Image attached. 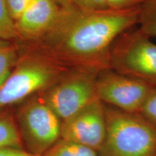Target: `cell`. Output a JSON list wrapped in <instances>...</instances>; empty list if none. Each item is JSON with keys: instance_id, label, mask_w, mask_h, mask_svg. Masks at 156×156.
I'll return each mask as SVG.
<instances>
[{"instance_id": "cell-1", "label": "cell", "mask_w": 156, "mask_h": 156, "mask_svg": "<svg viewBox=\"0 0 156 156\" xmlns=\"http://www.w3.org/2000/svg\"><path fill=\"white\" fill-rule=\"evenodd\" d=\"M138 14L139 7L86 11L70 5L62 7L53 27L43 38L24 46L69 69L101 72L109 69L113 44L137 25Z\"/></svg>"}, {"instance_id": "cell-2", "label": "cell", "mask_w": 156, "mask_h": 156, "mask_svg": "<svg viewBox=\"0 0 156 156\" xmlns=\"http://www.w3.org/2000/svg\"><path fill=\"white\" fill-rule=\"evenodd\" d=\"M69 68L23 46L16 64L0 87V111L48 89Z\"/></svg>"}, {"instance_id": "cell-3", "label": "cell", "mask_w": 156, "mask_h": 156, "mask_svg": "<svg viewBox=\"0 0 156 156\" xmlns=\"http://www.w3.org/2000/svg\"><path fill=\"white\" fill-rule=\"evenodd\" d=\"M105 107L106 136L98 156H155L156 126L139 114Z\"/></svg>"}, {"instance_id": "cell-4", "label": "cell", "mask_w": 156, "mask_h": 156, "mask_svg": "<svg viewBox=\"0 0 156 156\" xmlns=\"http://www.w3.org/2000/svg\"><path fill=\"white\" fill-rule=\"evenodd\" d=\"M109 68L156 87V43L139 28L129 29L113 44Z\"/></svg>"}, {"instance_id": "cell-5", "label": "cell", "mask_w": 156, "mask_h": 156, "mask_svg": "<svg viewBox=\"0 0 156 156\" xmlns=\"http://www.w3.org/2000/svg\"><path fill=\"white\" fill-rule=\"evenodd\" d=\"M15 122L23 149L35 155L42 156L60 140L62 121L40 93L25 101Z\"/></svg>"}, {"instance_id": "cell-6", "label": "cell", "mask_w": 156, "mask_h": 156, "mask_svg": "<svg viewBox=\"0 0 156 156\" xmlns=\"http://www.w3.org/2000/svg\"><path fill=\"white\" fill-rule=\"evenodd\" d=\"M99 73L80 68L69 69L40 95L63 122L98 98L96 83Z\"/></svg>"}, {"instance_id": "cell-7", "label": "cell", "mask_w": 156, "mask_h": 156, "mask_svg": "<svg viewBox=\"0 0 156 156\" xmlns=\"http://www.w3.org/2000/svg\"><path fill=\"white\" fill-rule=\"evenodd\" d=\"M153 86L112 69L102 70L97 77V97L103 104L139 114Z\"/></svg>"}, {"instance_id": "cell-8", "label": "cell", "mask_w": 156, "mask_h": 156, "mask_svg": "<svg viewBox=\"0 0 156 156\" xmlns=\"http://www.w3.org/2000/svg\"><path fill=\"white\" fill-rule=\"evenodd\" d=\"M106 131V107L95 99L67 119L62 122L60 139L98 151Z\"/></svg>"}, {"instance_id": "cell-9", "label": "cell", "mask_w": 156, "mask_h": 156, "mask_svg": "<svg viewBox=\"0 0 156 156\" xmlns=\"http://www.w3.org/2000/svg\"><path fill=\"white\" fill-rule=\"evenodd\" d=\"M62 7L56 0H34L15 21L17 40L25 44L40 40L53 27Z\"/></svg>"}, {"instance_id": "cell-10", "label": "cell", "mask_w": 156, "mask_h": 156, "mask_svg": "<svg viewBox=\"0 0 156 156\" xmlns=\"http://www.w3.org/2000/svg\"><path fill=\"white\" fill-rule=\"evenodd\" d=\"M20 52L21 46L15 41L0 39V87L12 71Z\"/></svg>"}, {"instance_id": "cell-11", "label": "cell", "mask_w": 156, "mask_h": 156, "mask_svg": "<svg viewBox=\"0 0 156 156\" xmlns=\"http://www.w3.org/2000/svg\"><path fill=\"white\" fill-rule=\"evenodd\" d=\"M5 147L23 149L14 117L7 113H0V149Z\"/></svg>"}, {"instance_id": "cell-12", "label": "cell", "mask_w": 156, "mask_h": 156, "mask_svg": "<svg viewBox=\"0 0 156 156\" xmlns=\"http://www.w3.org/2000/svg\"><path fill=\"white\" fill-rule=\"evenodd\" d=\"M136 25L150 38H156V0H145L139 6Z\"/></svg>"}, {"instance_id": "cell-13", "label": "cell", "mask_w": 156, "mask_h": 156, "mask_svg": "<svg viewBox=\"0 0 156 156\" xmlns=\"http://www.w3.org/2000/svg\"><path fill=\"white\" fill-rule=\"evenodd\" d=\"M42 156H98V154L90 147L60 139Z\"/></svg>"}, {"instance_id": "cell-14", "label": "cell", "mask_w": 156, "mask_h": 156, "mask_svg": "<svg viewBox=\"0 0 156 156\" xmlns=\"http://www.w3.org/2000/svg\"><path fill=\"white\" fill-rule=\"evenodd\" d=\"M0 39L17 40L15 21L9 13L7 0H0Z\"/></svg>"}, {"instance_id": "cell-15", "label": "cell", "mask_w": 156, "mask_h": 156, "mask_svg": "<svg viewBox=\"0 0 156 156\" xmlns=\"http://www.w3.org/2000/svg\"><path fill=\"white\" fill-rule=\"evenodd\" d=\"M139 114L156 126V87H153L147 95Z\"/></svg>"}, {"instance_id": "cell-16", "label": "cell", "mask_w": 156, "mask_h": 156, "mask_svg": "<svg viewBox=\"0 0 156 156\" xmlns=\"http://www.w3.org/2000/svg\"><path fill=\"white\" fill-rule=\"evenodd\" d=\"M72 5L86 11H98L108 9L106 0H70Z\"/></svg>"}, {"instance_id": "cell-17", "label": "cell", "mask_w": 156, "mask_h": 156, "mask_svg": "<svg viewBox=\"0 0 156 156\" xmlns=\"http://www.w3.org/2000/svg\"><path fill=\"white\" fill-rule=\"evenodd\" d=\"M34 0H7L9 13L15 21Z\"/></svg>"}, {"instance_id": "cell-18", "label": "cell", "mask_w": 156, "mask_h": 156, "mask_svg": "<svg viewBox=\"0 0 156 156\" xmlns=\"http://www.w3.org/2000/svg\"><path fill=\"white\" fill-rule=\"evenodd\" d=\"M145 0H106L107 7L112 9H124L139 7Z\"/></svg>"}, {"instance_id": "cell-19", "label": "cell", "mask_w": 156, "mask_h": 156, "mask_svg": "<svg viewBox=\"0 0 156 156\" xmlns=\"http://www.w3.org/2000/svg\"><path fill=\"white\" fill-rule=\"evenodd\" d=\"M0 156H37L22 148L5 147L0 149Z\"/></svg>"}, {"instance_id": "cell-20", "label": "cell", "mask_w": 156, "mask_h": 156, "mask_svg": "<svg viewBox=\"0 0 156 156\" xmlns=\"http://www.w3.org/2000/svg\"><path fill=\"white\" fill-rule=\"evenodd\" d=\"M56 2L62 7L72 5L70 0H56Z\"/></svg>"}, {"instance_id": "cell-21", "label": "cell", "mask_w": 156, "mask_h": 156, "mask_svg": "<svg viewBox=\"0 0 156 156\" xmlns=\"http://www.w3.org/2000/svg\"><path fill=\"white\" fill-rule=\"evenodd\" d=\"M155 156H156V152H155Z\"/></svg>"}]
</instances>
